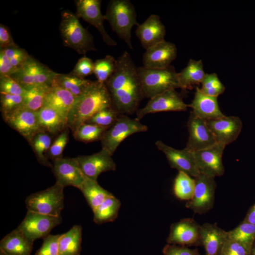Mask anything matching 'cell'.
<instances>
[{"instance_id":"1","label":"cell","mask_w":255,"mask_h":255,"mask_svg":"<svg viewBox=\"0 0 255 255\" xmlns=\"http://www.w3.org/2000/svg\"><path fill=\"white\" fill-rule=\"evenodd\" d=\"M157 127L169 160L181 172H197L206 167L217 146L206 102L192 78L187 77L175 88L173 106Z\"/></svg>"},{"instance_id":"2","label":"cell","mask_w":255,"mask_h":255,"mask_svg":"<svg viewBox=\"0 0 255 255\" xmlns=\"http://www.w3.org/2000/svg\"><path fill=\"white\" fill-rule=\"evenodd\" d=\"M167 159V147L158 127L139 122L125 140L114 146L101 177L102 190L110 200L142 171Z\"/></svg>"},{"instance_id":"3","label":"cell","mask_w":255,"mask_h":255,"mask_svg":"<svg viewBox=\"0 0 255 255\" xmlns=\"http://www.w3.org/2000/svg\"><path fill=\"white\" fill-rule=\"evenodd\" d=\"M157 23L167 44L178 56L185 60L196 75H200L197 63V45L209 37L205 18L194 0H167L164 2Z\"/></svg>"},{"instance_id":"4","label":"cell","mask_w":255,"mask_h":255,"mask_svg":"<svg viewBox=\"0 0 255 255\" xmlns=\"http://www.w3.org/2000/svg\"><path fill=\"white\" fill-rule=\"evenodd\" d=\"M89 45L99 70L124 82L134 77L145 76L140 55L124 39L117 25L108 18L98 16L93 18Z\"/></svg>"},{"instance_id":"5","label":"cell","mask_w":255,"mask_h":255,"mask_svg":"<svg viewBox=\"0 0 255 255\" xmlns=\"http://www.w3.org/2000/svg\"><path fill=\"white\" fill-rule=\"evenodd\" d=\"M221 189L204 178L199 179L191 172H181L151 209L153 223L169 233L186 210L199 201L221 197Z\"/></svg>"},{"instance_id":"6","label":"cell","mask_w":255,"mask_h":255,"mask_svg":"<svg viewBox=\"0 0 255 255\" xmlns=\"http://www.w3.org/2000/svg\"><path fill=\"white\" fill-rule=\"evenodd\" d=\"M86 111L44 83L16 115L38 133L53 129L78 130Z\"/></svg>"},{"instance_id":"7","label":"cell","mask_w":255,"mask_h":255,"mask_svg":"<svg viewBox=\"0 0 255 255\" xmlns=\"http://www.w3.org/2000/svg\"><path fill=\"white\" fill-rule=\"evenodd\" d=\"M216 146L228 147L255 135V99L244 103L206 102Z\"/></svg>"},{"instance_id":"8","label":"cell","mask_w":255,"mask_h":255,"mask_svg":"<svg viewBox=\"0 0 255 255\" xmlns=\"http://www.w3.org/2000/svg\"><path fill=\"white\" fill-rule=\"evenodd\" d=\"M3 174L8 184L44 216L55 201L65 197L58 186L55 167L32 161L16 170Z\"/></svg>"},{"instance_id":"9","label":"cell","mask_w":255,"mask_h":255,"mask_svg":"<svg viewBox=\"0 0 255 255\" xmlns=\"http://www.w3.org/2000/svg\"><path fill=\"white\" fill-rule=\"evenodd\" d=\"M150 0H117L114 6V23L122 26L129 33L147 45L157 65L164 70H173L175 63L167 58L157 44L155 32L158 31L157 23L151 16Z\"/></svg>"},{"instance_id":"10","label":"cell","mask_w":255,"mask_h":255,"mask_svg":"<svg viewBox=\"0 0 255 255\" xmlns=\"http://www.w3.org/2000/svg\"><path fill=\"white\" fill-rule=\"evenodd\" d=\"M204 50L219 75L248 60L249 43L239 25L228 21L214 35L206 38Z\"/></svg>"},{"instance_id":"11","label":"cell","mask_w":255,"mask_h":255,"mask_svg":"<svg viewBox=\"0 0 255 255\" xmlns=\"http://www.w3.org/2000/svg\"><path fill=\"white\" fill-rule=\"evenodd\" d=\"M114 146L91 130L78 128L69 141L65 159L85 166L97 177H102Z\"/></svg>"},{"instance_id":"12","label":"cell","mask_w":255,"mask_h":255,"mask_svg":"<svg viewBox=\"0 0 255 255\" xmlns=\"http://www.w3.org/2000/svg\"><path fill=\"white\" fill-rule=\"evenodd\" d=\"M55 168L58 186L65 197L78 203L88 202L102 191L100 178L78 162L65 159Z\"/></svg>"},{"instance_id":"13","label":"cell","mask_w":255,"mask_h":255,"mask_svg":"<svg viewBox=\"0 0 255 255\" xmlns=\"http://www.w3.org/2000/svg\"><path fill=\"white\" fill-rule=\"evenodd\" d=\"M215 100L244 103L255 99V63L248 60L219 75L214 84Z\"/></svg>"},{"instance_id":"14","label":"cell","mask_w":255,"mask_h":255,"mask_svg":"<svg viewBox=\"0 0 255 255\" xmlns=\"http://www.w3.org/2000/svg\"><path fill=\"white\" fill-rule=\"evenodd\" d=\"M168 233L155 223L147 229L115 236L122 255H174Z\"/></svg>"},{"instance_id":"15","label":"cell","mask_w":255,"mask_h":255,"mask_svg":"<svg viewBox=\"0 0 255 255\" xmlns=\"http://www.w3.org/2000/svg\"><path fill=\"white\" fill-rule=\"evenodd\" d=\"M138 123L136 121L120 117L107 110H87L82 116L78 128L91 130L115 146L125 140Z\"/></svg>"},{"instance_id":"16","label":"cell","mask_w":255,"mask_h":255,"mask_svg":"<svg viewBox=\"0 0 255 255\" xmlns=\"http://www.w3.org/2000/svg\"><path fill=\"white\" fill-rule=\"evenodd\" d=\"M77 203L70 198H60L52 204L45 217L58 244L65 249L78 253L79 246L74 243L70 232L79 214Z\"/></svg>"},{"instance_id":"17","label":"cell","mask_w":255,"mask_h":255,"mask_svg":"<svg viewBox=\"0 0 255 255\" xmlns=\"http://www.w3.org/2000/svg\"><path fill=\"white\" fill-rule=\"evenodd\" d=\"M255 167V135L225 148L219 159L205 167L204 179L209 181L219 172Z\"/></svg>"},{"instance_id":"18","label":"cell","mask_w":255,"mask_h":255,"mask_svg":"<svg viewBox=\"0 0 255 255\" xmlns=\"http://www.w3.org/2000/svg\"><path fill=\"white\" fill-rule=\"evenodd\" d=\"M76 130L53 129L38 132L34 143V161L51 167L61 163L66 157L69 141Z\"/></svg>"},{"instance_id":"19","label":"cell","mask_w":255,"mask_h":255,"mask_svg":"<svg viewBox=\"0 0 255 255\" xmlns=\"http://www.w3.org/2000/svg\"><path fill=\"white\" fill-rule=\"evenodd\" d=\"M162 193L140 186L127 184L121 188L109 201L114 211L126 214H140L151 211Z\"/></svg>"},{"instance_id":"20","label":"cell","mask_w":255,"mask_h":255,"mask_svg":"<svg viewBox=\"0 0 255 255\" xmlns=\"http://www.w3.org/2000/svg\"><path fill=\"white\" fill-rule=\"evenodd\" d=\"M174 97L175 89L164 82L142 92L140 111L145 122L151 125H158L172 109Z\"/></svg>"},{"instance_id":"21","label":"cell","mask_w":255,"mask_h":255,"mask_svg":"<svg viewBox=\"0 0 255 255\" xmlns=\"http://www.w3.org/2000/svg\"><path fill=\"white\" fill-rule=\"evenodd\" d=\"M180 172L175 165L167 159L142 171L128 184L164 192L175 182Z\"/></svg>"},{"instance_id":"22","label":"cell","mask_w":255,"mask_h":255,"mask_svg":"<svg viewBox=\"0 0 255 255\" xmlns=\"http://www.w3.org/2000/svg\"><path fill=\"white\" fill-rule=\"evenodd\" d=\"M0 155L3 173L12 172L28 162L34 161L35 145L1 140Z\"/></svg>"},{"instance_id":"23","label":"cell","mask_w":255,"mask_h":255,"mask_svg":"<svg viewBox=\"0 0 255 255\" xmlns=\"http://www.w3.org/2000/svg\"><path fill=\"white\" fill-rule=\"evenodd\" d=\"M103 191L87 202L86 205L79 213L73 229L72 237L82 241L95 236V228L103 211Z\"/></svg>"},{"instance_id":"24","label":"cell","mask_w":255,"mask_h":255,"mask_svg":"<svg viewBox=\"0 0 255 255\" xmlns=\"http://www.w3.org/2000/svg\"><path fill=\"white\" fill-rule=\"evenodd\" d=\"M38 136V132L16 114L0 116L1 140L34 144Z\"/></svg>"},{"instance_id":"25","label":"cell","mask_w":255,"mask_h":255,"mask_svg":"<svg viewBox=\"0 0 255 255\" xmlns=\"http://www.w3.org/2000/svg\"><path fill=\"white\" fill-rule=\"evenodd\" d=\"M4 75L10 85L14 89L18 98L28 104L39 91L44 82L36 74L26 70H14Z\"/></svg>"},{"instance_id":"26","label":"cell","mask_w":255,"mask_h":255,"mask_svg":"<svg viewBox=\"0 0 255 255\" xmlns=\"http://www.w3.org/2000/svg\"><path fill=\"white\" fill-rule=\"evenodd\" d=\"M141 94L135 87L126 85L116 93L107 111L127 118L128 116L140 110Z\"/></svg>"},{"instance_id":"27","label":"cell","mask_w":255,"mask_h":255,"mask_svg":"<svg viewBox=\"0 0 255 255\" xmlns=\"http://www.w3.org/2000/svg\"><path fill=\"white\" fill-rule=\"evenodd\" d=\"M78 255H122L115 236H92L80 241Z\"/></svg>"},{"instance_id":"28","label":"cell","mask_w":255,"mask_h":255,"mask_svg":"<svg viewBox=\"0 0 255 255\" xmlns=\"http://www.w3.org/2000/svg\"><path fill=\"white\" fill-rule=\"evenodd\" d=\"M26 105L18 98L4 75L0 74V116L17 114Z\"/></svg>"},{"instance_id":"29","label":"cell","mask_w":255,"mask_h":255,"mask_svg":"<svg viewBox=\"0 0 255 255\" xmlns=\"http://www.w3.org/2000/svg\"><path fill=\"white\" fill-rule=\"evenodd\" d=\"M17 55L14 43L6 37L0 38V73L26 70Z\"/></svg>"},{"instance_id":"30","label":"cell","mask_w":255,"mask_h":255,"mask_svg":"<svg viewBox=\"0 0 255 255\" xmlns=\"http://www.w3.org/2000/svg\"><path fill=\"white\" fill-rule=\"evenodd\" d=\"M233 218L236 222L244 228L249 234L255 248V220L252 219L242 211H236L233 214Z\"/></svg>"}]
</instances>
